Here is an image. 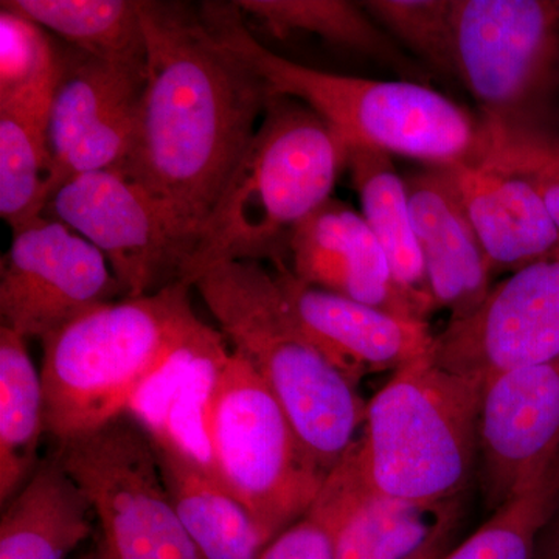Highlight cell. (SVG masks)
Instances as JSON below:
<instances>
[{
    "label": "cell",
    "instance_id": "cell-29",
    "mask_svg": "<svg viewBox=\"0 0 559 559\" xmlns=\"http://www.w3.org/2000/svg\"><path fill=\"white\" fill-rule=\"evenodd\" d=\"M259 559H336L333 543L326 530L311 520L301 518L299 522L280 533L267 544Z\"/></svg>",
    "mask_w": 559,
    "mask_h": 559
},
{
    "label": "cell",
    "instance_id": "cell-19",
    "mask_svg": "<svg viewBox=\"0 0 559 559\" xmlns=\"http://www.w3.org/2000/svg\"><path fill=\"white\" fill-rule=\"evenodd\" d=\"M146 432L168 498L201 559H259L267 543L249 511L170 433Z\"/></svg>",
    "mask_w": 559,
    "mask_h": 559
},
{
    "label": "cell",
    "instance_id": "cell-7",
    "mask_svg": "<svg viewBox=\"0 0 559 559\" xmlns=\"http://www.w3.org/2000/svg\"><path fill=\"white\" fill-rule=\"evenodd\" d=\"M210 471L270 544L307 516L326 471L271 389L240 356L219 367L205 414Z\"/></svg>",
    "mask_w": 559,
    "mask_h": 559
},
{
    "label": "cell",
    "instance_id": "cell-6",
    "mask_svg": "<svg viewBox=\"0 0 559 559\" xmlns=\"http://www.w3.org/2000/svg\"><path fill=\"white\" fill-rule=\"evenodd\" d=\"M484 381L432 355L403 367L367 403L360 465L374 488L421 503L457 500L479 459Z\"/></svg>",
    "mask_w": 559,
    "mask_h": 559
},
{
    "label": "cell",
    "instance_id": "cell-11",
    "mask_svg": "<svg viewBox=\"0 0 559 559\" xmlns=\"http://www.w3.org/2000/svg\"><path fill=\"white\" fill-rule=\"evenodd\" d=\"M559 358V248L492 286L468 318L436 336L441 369L484 381L500 371Z\"/></svg>",
    "mask_w": 559,
    "mask_h": 559
},
{
    "label": "cell",
    "instance_id": "cell-21",
    "mask_svg": "<svg viewBox=\"0 0 559 559\" xmlns=\"http://www.w3.org/2000/svg\"><path fill=\"white\" fill-rule=\"evenodd\" d=\"M347 170L366 223L388 257L400 288L428 318L436 310L407 193L392 156L384 151L348 146Z\"/></svg>",
    "mask_w": 559,
    "mask_h": 559
},
{
    "label": "cell",
    "instance_id": "cell-30",
    "mask_svg": "<svg viewBox=\"0 0 559 559\" xmlns=\"http://www.w3.org/2000/svg\"><path fill=\"white\" fill-rule=\"evenodd\" d=\"M533 559H559V509L539 533Z\"/></svg>",
    "mask_w": 559,
    "mask_h": 559
},
{
    "label": "cell",
    "instance_id": "cell-32",
    "mask_svg": "<svg viewBox=\"0 0 559 559\" xmlns=\"http://www.w3.org/2000/svg\"><path fill=\"white\" fill-rule=\"evenodd\" d=\"M76 559H114L110 557L108 547L103 543V539L97 540V546L94 549L86 551V554L81 555V557Z\"/></svg>",
    "mask_w": 559,
    "mask_h": 559
},
{
    "label": "cell",
    "instance_id": "cell-14",
    "mask_svg": "<svg viewBox=\"0 0 559 559\" xmlns=\"http://www.w3.org/2000/svg\"><path fill=\"white\" fill-rule=\"evenodd\" d=\"M457 506L412 502L374 488L355 441L326 474L307 516L326 530L336 559H407L454 528Z\"/></svg>",
    "mask_w": 559,
    "mask_h": 559
},
{
    "label": "cell",
    "instance_id": "cell-2",
    "mask_svg": "<svg viewBox=\"0 0 559 559\" xmlns=\"http://www.w3.org/2000/svg\"><path fill=\"white\" fill-rule=\"evenodd\" d=\"M348 146L314 110L271 95L253 139L202 224L182 282L229 261L288 266L290 235L330 200Z\"/></svg>",
    "mask_w": 559,
    "mask_h": 559
},
{
    "label": "cell",
    "instance_id": "cell-15",
    "mask_svg": "<svg viewBox=\"0 0 559 559\" xmlns=\"http://www.w3.org/2000/svg\"><path fill=\"white\" fill-rule=\"evenodd\" d=\"M290 308L310 340L353 385L370 374L399 371L432 355L437 334L428 320L403 318L301 282L274 267Z\"/></svg>",
    "mask_w": 559,
    "mask_h": 559
},
{
    "label": "cell",
    "instance_id": "cell-16",
    "mask_svg": "<svg viewBox=\"0 0 559 559\" xmlns=\"http://www.w3.org/2000/svg\"><path fill=\"white\" fill-rule=\"evenodd\" d=\"M288 270L301 282L403 318L428 320L400 288L362 213L330 198L290 235Z\"/></svg>",
    "mask_w": 559,
    "mask_h": 559
},
{
    "label": "cell",
    "instance_id": "cell-25",
    "mask_svg": "<svg viewBox=\"0 0 559 559\" xmlns=\"http://www.w3.org/2000/svg\"><path fill=\"white\" fill-rule=\"evenodd\" d=\"M61 51L40 25L0 7V112L46 123L60 83Z\"/></svg>",
    "mask_w": 559,
    "mask_h": 559
},
{
    "label": "cell",
    "instance_id": "cell-8",
    "mask_svg": "<svg viewBox=\"0 0 559 559\" xmlns=\"http://www.w3.org/2000/svg\"><path fill=\"white\" fill-rule=\"evenodd\" d=\"M457 79L500 138L532 135L527 116L559 66V2L454 0Z\"/></svg>",
    "mask_w": 559,
    "mask_h": 559
},
{
    "label": "cell",
    "instance_id": "cell-23",
    "mask_svg": "<svg viewBox=\"0 0 559 559\" xmlns=\"http://www.w3.org/2000/svg\"><path fill=\"white\" fill-rule=\"evenodd\" d=\"M0 7L90 57L146 69L148 44L140 0H2Z\"/></svg>",
    "mask_w": 559,
    "mask_h": 559
},
{
    "label": "cell",
    "instance_id": "cell-5",
    "mask_svg": "<svg viewBox=\"0 0 559 559\" xmlns=\"http://www.w3.org/2000/svg\"><path fill=\"white\" fill-rule=\"evenodd\" d=\"M193 288L231 352L271 389L308 450L330 473L358 440L367 403L310 340L275 272L260 261H229L205 271Z\"/></svg>",
    "mask_w": 559,
    "mask_h": 559
},
{
    "label": "cell",
    "instance_id": "cell-3",
    "mask_svg": "<svg viewBox=\"0 0 559 559\" xmlns=\"http://www.w3.org/2000/svg\"><path fill=\"white\" fill-rule=\"evenodd\" d=\"M200 10L213 36L263 80L270 95L304 103L347 146L400 154L430 167L471 164L487 153L485 123H477L468 110L426 84L307 68L260 44L235 2H202Z\"/></svg>",
    "mask_w": 559,
    "mask_h": 559
},
{
    "label": "cell",
    "instance_id": "cell-10",
    "mask_svg": "<svg viewBox=\"0 0 559 559\" xmlns=\"http://www.w3.org/2000/svg\"><path fill=\"white\" fill-rule=\"evenodd\" d=\"M127 297L105 255L60 219L13 230L0 271L2 326L44 341L95 308Z\"/></svg>",
    "mask_w": 559,
    "mask_h": 559
},
{
    "label": "cell",
    "instance_id": "cell-1",
    "mask_svg": "<svg viewBox=\"0 0 559 559\" xmlns=\"http://www.w3.org/2000/svg\"><path fill=\"white\" fill-rule=\"evenodd\" d=\"M140 13L148 44L146 86L121 171L156 200L191 255L271 95L209 31L200 5L140 0Z\"/></svg>",
    "mask_w": 559,
    "mask_h": 559
},
{
    "label": "cell",
    "instance_id": "cell-17",
    "mask_svg": "<svg viewBox=\"0 0 559 559\" xmlns=\"http://www.w3.org/2000/svg\"><path fill=\"white\" fill-rule=\"evenodd\" d=\"M406 187L433 305L450 311V320L468 318L492 288V267L450 173L430 167L407 178Z\"/></svg>",
    "mask_w": 559,
    "mask_h": 559
},
{
    "label": "cell",
    "instance_id": "cell-12",
    "mask_svg": "<svg viewBox=\"0 0 559 559\" xmlns=\"http://www.w3.org/2000/svg\"><path fill=\"white\" fill-rule=\"evenodd\" d=\"M61 58L47 121L51 198L75 176L123 170L146 86V69L98 60L73 47Z\"/></svg>",
    "mask_w": 559,
    "mask_h": 559
},
{
    "label": "cell",
    "instance_id": "cell-22",
    "mask_svg": "<svg viewBox=\"0 0 559 559\" xmlns=\"http://www.w3.org/2000/svg\"><path fill=\"white\" fill-rule=\"evenodd\" d=\"M235 5L277 39L304 33L418 81L425 72L400 50L360 2L348 0H238Z\"/></svg>",
    "mask_w": 559,
    "mask_h": 559
},
{
    "label": "cell",
    "instance_id": "cell-20",
    "mask_svg": "<svg viewBox=\"0 0 559 559\" xmlns=\"http://www.w3.org/2000/svg\"><path fill=\"white\" fill-rule=\"evenodd\" d=\"M94 510L57 455L44 460L0 522V559H66L94 530Z\"/></svg>",
    "mask_w": 559,
    "mask_h": 559
},
{
    "label": "cell",
    "instance_id": "cell-4",
    "mask_svg": "<svg viewBox=\"0 0 559 559\" xmlns=\"http://www.w3.org/2000/svg\"><path fill=\"white\" fill-rule=\"evenodd\" d=\"M191 286L95 308L43 342L46 430L57 444L80 439L130 412L143 389L202 329Z\"/></svg>",
    "mask_w": 559,
    "mask_h": 559
},
{
    "label": "cell",
    "instance_id": "cell-31",
    "mask_svg": "<svg viewBox=\"0 0 559 559\" xmlns=\"http://www.w3.org/2000/svg\"><path fill=\"white\" fill-rule=\"evenodd\" d=\"M452 530L440 533L436 538L430 539L426 546H423L417 554L412 555L407 559H441L448 554V546H450Z\"/></svg>",
    "mask_w": 559,
    "mask_h": 559
},
{
    "label": "cell",
    "instance_id": "cell-9",
    "mask_svg": "<svg viewBox=\"0 0 559 559\" xmlns=\"http://www.w3.org/2000/svg\"><path fill=\"white\" fill-rule=\"evenodd\" d=\"M44 215L100 250L127 297L182 282L189 246L148 191L123 171L75 176L57 190Z\"/></svg>",
    "mask_w": 559,
    "mask_h": 559
},
{
    "label": "cell",
    "instance_id": "cell-28",
    "mask_svg": "<svg viewBox=\"0 0 559 559\" xmlns=\"http://www.w3.org/2000/svg\"><path fill=\"white\" fill-rule=\"evenodd\" d=\"M360 5L395 43L429 68L457 79L454 0H369Z\"/></svg>",
    "mask_w": 559,
    "mask_h": 559
},
{
    "label": "cell",
    "instance_id": "cell-24",
    "mask_svg": "<svg viewBox=\"0 0 559 559\" xmlns=\"http://www.w3.org/2000/svg\"><path fill=\"white\" fill-rule=\"evenodd\" d=\"M43 433L47 430L40 371L27 341L0 326V502L16 496L38 468Z\"/></svg>",
    "mask_w": 559,
    "mask_h": 559
},
{
    "label": "cell",
    "instance_id": "cell-18",
    "mask_svg": "<svg viewBox=\"0 0 559 559\" xmlns=\"http://www.w3.org/2000/svg\"><path fill=\"white\" fill-rule=\"evenodd\" d=\"M492 272L518 271L559 248V235L527 176L491 154L444 167Z\"/></svg>",
    "mask_w": 559,
    "mask_h": 559
},
{
    "label": "cell",
    "instance_id": "cell-13",
    "mask_svg": "<svg viewBox=\"0 0 559 559\" xmlns=\"http://www.w3.org/2000/svg\"><path fill=\"white\" fill-rule=\"evenodd\" d=\"M559 452V358L492 374L479 414L480 484L495 513Z\"/></svg>",
    "mask_w": 559,
    "mask_h": 559
},
{
    "label": "cell",
    "instance_id": "cell-27",
    "mask_svg": "<svg viewBox=\"0 0 559 559\" xmlns=\"http://www.w3.org/2000/svg\"><path fill=\"white\" fill-rule=\"evenodd\" d=\"M558 507L559 485L540 477L441 559H533L539 533Z\"/></svg>",
    "mask_w": 559,
    "mask_h": 559
},
{
    "label": "cell",
    "instance_id": "cell-26",
    "mask_svg": "<svg viewBox=\"0 0 559 559\" xmlns=\"http://www.w3.org/2000/svg\"><path fill=\"white\" fill-rule=\"evenodd\" d=\"M51 198L47 124L0 112V216L21 229L46 212Z\"/></svg>",
    "mask_w": 559,
    "mask_h": 559
}]
</instances>
